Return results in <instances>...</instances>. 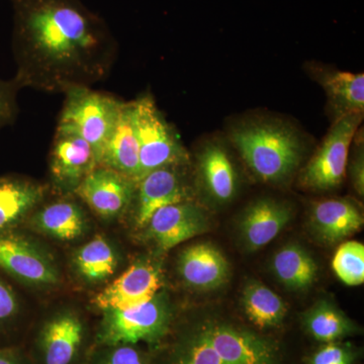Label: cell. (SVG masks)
<instances>
[{
  "mask_svg": "<svg viewBox=\"0 0 364 364\" xmlns=\"http://www.w3.org/2000/svg\"><path fill=\"white\" fill-rule=\"evenodd\" d=\"M14 77L23 88L65 92L109 77L117 43L80 0H11Z\"/></svg>",
  "mask_w": 364,
  "mask_h": 364,
  "instance_id": "obj_1",
  "label": "cell"
},
{
  "mask_svg": "<svg viewBox=\"0 0 364 364\" xmlns=\"http://www.w3.org/2000/svg\"><path fill=\"white\" fill-rule=\"evenodd\" d=\"M163 364H284V358L272 337L208 318L178 333Z\"/></svg>",
  "mask_w": 364,
  "mask_h": 364,
  "instance_id": "obj_2",
  "label": "cell"
},
{
  "mask_svg": "<svg viewBox=\"0 0 364 364\" xmlns=\"http://www.w3.org/2000/svg\"><path fill=\"white\" fill-rule=\"evenodd\" d=\"M230 139L254 176L279 183L293 176L305 153L303 136L279 119H249L235 126Z\"/></svg>",
  "mask_w": 364,
  "mask_h": 364,
  "instance_id": "obj_3",
  "label": "cell"
},
{
  "mask_svg": "<svg viewBox=\"0 0 364 364\" xmlns=\"http://www.w3.org/2000/svg\"><path fill=\"white\" fill-rule=\"evenodd\" d=\"M102 314L95 337L98 347L141 342L157 346L168 335L172 324L171 306L162 291L142 305Z\"/></svg>",
  "mask_w": 364,
  "mask_h": 364,
  "instance_id": "obj_4",
  "label": "cell"
},
{
  "mask_svg": "<svg viewBox=\"0 0 364 364\" xmlns=\"http://www.w3.org/2000/svg\"><path fill=\"white\" fill-rule=\"evenodd\" d=\"M60 124H68L87 141L100 165L112 131L119 119L123 100L90 86H77L64 92Z\"/></svg>",
  "mask_w": 364,
  "mask_h": 364,
  "instance_id": "obj_5",
  "label": "cell"
},
{
  "mask_svg": "<svg viewBox=\"0 0 364 364\" xmlns=\"http://www.w3.org/2000/svg\"><path fill=\"white\" fill-rule=\"evenodd\" d=\"M134 105L140 146V179L163 167L186 166L191 161L188 152L152 95L147 93L136 98Z\"/></svg>",
  "mask_w": 364,
  "mask_h": 364,
  "instance_id": "obj_6",
  "label": "cell"
},
{
  "mask_svg": "<svg viewBox=\"0 0 364 364\" xmlns=\"http://www.w3.org/2000/svg\"><path fill=\"white\" fill-rule=\"evenodd\" d=\"M363 114H347L336 119L324 141L301 171V184L313 191L338 188L346 173L354 135L363 123Z\"/></svg>",
  "mask_w": 364,
  "mask_h": 364,
  "instance_id": "obj_7",
  "label": "cell"
},
{
  "mask_svg": "<svg viewBox=\"0 0 364 364\" xmlns=\"http://www.w3.org/2000/svg\"><path fill=\"white\" fill-rule=\"evenodd\" d=\"M0 268L31 286H55L60 279L58 268L49 254L14 230L0 233Z\"/></svg>",
  "mask_w": 364,
  "mask_h": 364,
  "instance_id": "obj_8",
  "label": "cell"
},
{
  "mask_svg": "<svg viewBox=\"0 0 364 364\" xmlns=\"http://www.w3.org/2000/svg\"><path fill=\"white\" fill-rule=\"evenodd\" d=\"M97 166L95 151L87 141L75 129L58 123L50 152V172L55 186L73 193Z\"/></svg>",
  "mask_w": 364,
  "mask_h": 364,
  "instance_id": "obj_9",
  "label": "cell"
},
{
  "mask_svg": "<svg viewBox=\"0 0 364 364\" xmlns=\"http://www.w3.org/2000/svg\"><path fill=\"white\" fill-rule=\"evenodd\" d=\"M164 284L161 267L150 259H139L92 299L105 312L147 303L161 291Z\"/></svg>",
  "mask_w": 364,
  "mask_h": 364,
  "instance_id": "obj_10",
  "label": "cell"
},
{
  "mask_svg": "<svg viewBox=\"0 0 364 364\" xmlns=\"http://www.w3.org/2000/svg\"><path fill=\"white\" fill-rule=\"evenodd\" d=\"M136 183L116 170L98 165L73 193L98 217L112 219L131 207Z\"/></svg>",
  "mask_w": 364,
  "mask_h": 364,
  "instance_id": "obj_11",
  "label": "cell"
},
{
  "mask_svg": "<svg viewBox=\"0 0 364 364\" xmlns=\"http://www.w3.org/2000/svg\"><path fill=\"white\" fill-rule=\"evenodd\" d=\"M183 167H163L138 181L132 203L136 227L145 228L153 214L160 208L191 200L193 191L182 174Z\"/></svg>",
  "mask_w": 364,
  "mask_h": 364,
  "instance_id": "obj_12",
  "label": "cell"
},
{
  "mask_svg": "<svg viewBox=\"0 0 364 364\" xmlns=\"http://www.w3.org/2000/svg\"><path fill=\"white\" fill-rule=\"evenodd\" d=\"M208 227L210 222L205 210L191 200L160 208L145 226L149 238L163 252L205 233Z\"/></svg>",
  "mask_w": 364,
  "mask_h": 364,
  "instance_id": "obj_13",
  "label": "cell"
},
{
  "mask_svg": "<svg viewBox=\"0 0 364 364\" xmlns=\"http://www.w3.org/2000/svg\"><path fill=\"white\" fill-rule=\"evenodd\" d=\"M85 340L82 320L71 311L50 318L37 338L40 364H75Z\"/></svg>",
  "mask_w": 364,
  "mask_h": 364,
  "instance_id": "obj_14",
  "label": "cell"
},
{
  "mask_svg": "<svg viewBox=\"0 0 364 364\" xmlns=\"http://www.w3.org/2000/svg\"><path fill=\"white\" fill-rule=\"evenodd\" d=\"M196 176L203 193L218 205L230 203L238 191L239 177L227 148L208 142L196 153Z\"/></svg>",
  "mask_w": 364,
  "mask_h": 364,
  "instance_id": "obj_15",
  "label": "cell"
},
{
  "mask_svg": "<svg viewBox=\"0 0 364 364\" xmlns=\"http://www.w3.org/2000/svg\"><path fill=\"white\" fill-rule=\"evenodd\" d=\"M293 217L287 203L260 198L244 210L239 221V235L244 247L257 251L279 236Z\"/></svg>",
  "mask_w": 364,
  "mask_h": 364,
  "instance_id": "obj_16",
  "label": "cell"
},
{
  "mask_svg": "<svg viewBox=\"0 0 364 364\" xmlns=\"http://www.w3.org/2000/svg\"><path fill=\"white\" fill-rule=\"evenodd\" d=\"M177 269L186 286L198 291H212L226 284L231 267L220 249L202 243L182 250Z\"/></svg>",
  "mask_w": 364,
  "mask_h": 364,
  "instance_id": "obj_17",
  "label": "cell"
},
{
  "mask_svg": "<svg viewBox=\"0 0 364 364\" xmlns=\"http://www.w3.org/2000/svg\"><path fill=\"white\" fill-rule=\"evenodd\" d=\"M140 146L136 134L135 105L124 102L100 165L109 167L138 182L140 179Z\"/></svg>",
  "mask_w": 364,
  "mask_h": 364,
  "instance_id": "obj_18",
  "label": "cell"
},
{
  "mask_svg": "<svg viewBox=\"0 0 364 364\" xmlns=\"http://www.w3.org/2000/svg\"><path fill=\"white\" fill-rule=\"evenodd\" d=\"M314 233L327 243H337L355 234L363 226L360 208L348 198H329L311 208Z\"/></svg>",
  "mask_w": 364,
  "mask_h": 364,
  "instance_id": "obj_19",
  "label": "cell"
},
{
  "mask_svg": "<svg viewBox=\"0 0 364 364\" xmlns=\"http://www.w3.org/2000/svg\"><path fill=\"white\" fill-rule=\"evenodd\" d=\"M48 188L20 176H0V233L13 230L44 202Z\"/></svg>",
  "mask_w": 364,
  "mask_h": 364,
  "instance_id": "obj_20",
  "label": "cell"
},
{
  "mask_svg": "<svg viewBox=\"0 0 364 364\" xmlns=\"http://www.w3.org/2000/svg\"><path fill=\"white\" fill-rule=\"evenodd\" d=\"M313 72L316 80L324 88L335 121L347 114H363V73L331 70L320 67L314 69Z\"/></svg>",
  "mask_w": 364,
  "mask_h": 364,
  "instance_id": "obj_21",
  "label": "cell"
},
{
  "mask_svg": "<svg viewBox=\"0 0 364 364\" xmlns=\"http://www.w3.org/2000/svg\"><path fill=\"white\" fill-rule=\"evenodd\" d=\"M36 229L61 241L80 238L87 228V218L79 203L60 198L37 208L31 219Z\"/></svg>",
  "mask_w": 364,
  "mask_h": 364,
  "instance_id": "obj_22",
  "label": "cell"
},
{
  "mask_svg": "<svg viewBox=\"0 0 364 364\" xmlns=\"http://www.w3.org/2000/svg\"><path fill=\"white\" fill-rule=\"evenodd\" d=\"M305 331L321 344L342 341L360 333L348 316L327 299L318 301L301 317Z\"/></svg>",
  "mask_w": 364,
  "mask_h": 364,
  "instance_id": "obj_23",
  "label": "cell"
},
{
  "mask_svg": "<svg viewBox=\"0 0 364 364\" xmlns=\"http://www.w3.org/2000/svg\"><path fill=\"white\" fill-rule=\"evenodd\" d=\"M272 272L287 289L303 291L312 287L318 265L306 249L298 243L287 244L272 258Z\"/></svg>",
  "mask_w": 364,
  "mask_h": 364,
  "instance_id": "obj_24",
  "label": "cell"
},
{
  "mask_svg": "<svg viewBox=\"0 0 364 364\" xmlns=\"http://www.w3.org/2000/svg\"><path fill=\"white\" fill-rule=\"evenodd\" d=\"M241 306L246 318L260 330L279 327L287 313L284 299L257 280L244 287Z\"/></svg>",
  "mask_w": 364,
  "mask_h": 364,
  "instance_id": "obj_25",
  "label": "cell"
},
{
  "mask_svg": "<svg viewBox=\"0 0 364 364\" xmlns=\"http://www.w3.org/2000/svg\"><path fill=\"white\" fill-rule=\"evenodd\" d=\"M74 263L79 275L86 282H100L114 274L119 259L111 243L97 236L78 249Z\"/></svg>",
  "mask_w": 364,
  "mask_h": 364,
  "instance_id": "obj_26",
  "label": "cell"
},
{
  "mask_svg": "<svg viewBox=\"0 0 364 364\" xmlns=\"http://www.w3.org/2000/svg\"><path fill=\"white\" fill-rule=\"evenodd\" d=\"M332 267L338 279L349 287L364 282V245L360 242L348 241L341 244L335 253Z\"/></svg>",
  "mask_w": 364,
  "mask_h": 364,
  "instance_id": "obj_27",
  "label": "cell"
},
{
  "mask_svg": "<svg viewBox=\"0 0 364 364\" xmlns=\"http://www.w3.org/2000/svg\"><path fill=\"white\" fill-rule=\"evenodd\" d=\"M360 349L350 342L337 341L321 344L306 358V364H356Z\"/></svg>",
  "mask_w": 364,
  "mask_h": 364,
  "instance_id": "obj_28",
  "label": "cell"
},
{
  "mask_svg": "<svg viewBox=\"0 0 364 364\" xmlns=\"http://www.w3.org/2000/svg\"><path fill=\"white\" fill-rule=\"evenodd\" d=\"M93 364H152L149 356L136 345L119 344L100 347Z\"/></svg>",
  "mask_w": 364,
  "mask_h": 364,
  "instance_id": "obj_29",
  "label": "cell"
},
{
  "mask_svg": "<svg viewBox=\"0 0 364 364\" xmlns=\"http://www.w3.org/2000/svg\"><path fill=\"white\" fill-rule=\"evenodd\" d=\"M21 90L23 87L16 78L0 79V131L16 122L18 114V95Z\"/></svg>",
  "mask_w": 364,
  "mask_h": 364,
  "instance_id": "obj_30",
  "label": "cell"
},
{
  "mask_svg": "<svg viewBox=\"0 0 364 364\" xmlns=\"http://www.w3.org/2000/svg\"><path fill=\"white\" fill-rule=\"evenodd\" d=\"M353 150L351 157H348V170L350 174L352 186L361 198L364 196V142L363 131L358 129L354 135Z\"/></svg>",
  "mask_w": 364,
  "mask_h": 364,
  "instance_id": "obj_31",
  "label": "cell"
},
{
  "mask_svg": "<svg viewBox=\"0 0 364 364\" xmlns=\"http://www.w3.org/2000/svg\"><path fill=\"white\" fill-rule=\"evenodd\" d=\"M18 312V296L13 287L0 277V330L6 327Z\"/></svg>",
  "mask_w": 364,
  "mask_h": 364,
  "instance_id": "obj_32",
  "label": "cell"
},
{
  "mask_svg": "<svg viewBox=\"0 0 364 364\" xmlns=\"http://www.w3.org/2000/svg\"><path fill=\"white\" fill-rule=\"evenodd\" d=\"M0 364H28L18 347L0 348Z\"/></svg>",
  "mask_w": 364,
  "mask_h": 364,
  "instance_id": "obj_33",
  "label": "cell"
}]
</instances>
